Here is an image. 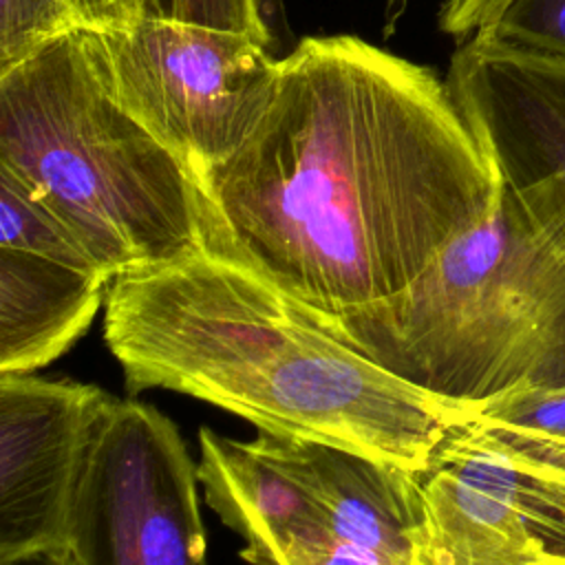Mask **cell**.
Wrapping results in <instances>:
<instances>
[{"label":"cell","mask_w":565,"mask_h":565,"mask_svg":"<svg viewBox=\"0 0 565 565\" xmlns=\"http://www.w3.org/2000/svg\"><path fill=\"white\" fill-rule=\"evenodd\" d=\"M196 181L205 252L322 316L399 294L503 194L446 82L353 35L278 60L254 130Z\"/></svg>","instance_id":"cell-1"},{"label":"cell","mask_w":565,"mask_h":565,"mask_svg":"<svg viewBox=\"0 0 565 565\" xmlns=\"http://www.w3.org/2000/svg\"><path fill=\"white\" fill-rule=\"evenodd\" d=\"M104 340L135 397L168 388L258 433L419 472L468 406L393 375L254 269L199 252L110 280Z\"/></svg>","instance_id":"cell-2"},{"label":"cell","mask_w":565,"mask_h":565,"mask_svg":"<svg viewBox=\"0 0 565 565\" xmlns=\"http://www.w3.org/2000/svg\"><path fill=\"white\" fill-rule=\"evenodd\" d=\"M0 168L110 278L205 249L194 172L119 104L88 24L0 75Z\"/></svg>","instance_id":"cell-3"},{"label":"cell","mask_w":565,"mask_h":565,"mask_svg":"<svg viewBox=\"0 0 565 565\" xmlns=\"http://www.w3.org/2000/svg\"><path fill=\"white\" fill-rule=\"evenodd\" d=\"M322 318L373 362L450 404L565 384V258L505 183L494 210L399 294Z\"/></svg>","instance_id":"cell-4"},{"label":"cell","mask_w":565,"mask_h":565,"mask_svg":"<svg viewBox=\"0 0 565 565\" xmlns=\"http://www.w3.org/2000/svg\"><path fill=\"white\" fill-rule=\"evenodd\" d=\"M90 29L119 104L194 177L230 157L274 97L278 60L247 35L143 18Z\"/></svg>","instance_id":"cell-5"},{"label":"cell","mask_w":565,"mask_h":565,"mask_svg":"<svg viewBox=\"0 0 565 565\" xmlns=\"http://www.w3.org/2000/svg\"><path fill=\"white\" fill-rule=\"evenodd\" d=\"M196 466L174 422L113 399L75 483L64 545L75 565H205Z\"/></svg>","instance_id":"cell-6"},{"label":"cell","mask_w":565,"mask_h":565,"mask_svg":"<svg viewBox=\"0 0 565 565\" xmlns=\"http://www.w3.org/2000/svg\"><path fill=\"white\" fill-rule=\"evenodd\" d=\"M446 86L505 188L565 258V57L475 33L452 55Z\"/></svg>","instance_id":"cell-7"},{"label":"cell","mask_w":565,"mask_h":565,"mask_svg":"<svg viewBox=\"0 0 565 565\" xmlns=\"http://www.w3.org/2000/svg\"><path fill=\"white\" fill-rule=\"evenodd\" d=\"M113 399L95 384L0 373V561L64 545L79 468Z\"/></svg>","instance_id":"cell-8"},{"label":"cell","mask_w":565,"mask_h":565,"mask_svg":"<svg viewBox=\"0 0 565 565\" xmlns=\"http://www.w3.org/2000/svg\"><path fill=\"white\" fill-rule=\"evenodd\" d=\"M196 477L252 565H313L335 534L307 483L258 439L199 433Z\"/></svg>","instance_id":"cell-9"},{"label":"cell","mask_w":565,"mask_h":565,"mask_svg":"<svg viewBox=\"0 0 565 565\" xmlns=\"http://www.w3.org/2000/svg\"><path fill=\"white\" fill-rule=\"evenodd\" d=\"M256 439L307 483L338 539L419 565L415 472L324 441L274 433Z\"/></svg>","instance_id":"cell-10"},{"label":"cell","mask_w":565,"mask_h":565,"mask_svg":"<svg viewBox=\"0 0 565 565\" xmlns=\"http://www.w3.org/2000/svg\"><path fill=\"white\" fill-rule=\"evenodd\" d=\"M110 280L88 254L0 247V373H33L66 353L104 307Z\"/></svg>","instance_id":"cell-11"},{"label":"cell","mask_w":565,"mask_h":565,"mask_svg":"<svg viewBox=\"0 0 565 565\" xmlns=\"http://www.w3.org/2000/svg\"><path fill=\"white\" fill-rule=\"evenodd\" d=\"M419 565H541L550 550L497 492L439 457L415 472Z\"/></svg>","instance_id":"cell-12"},{"label":"cell","mask_w":565,"mask_h":565,"mask_svg":"<svg viewBox=\"0 0 565 565\" xmlns=\"http://www.w3.org/2000/svg\"><path fill=\"white\" fill-rule=\"evenodd\" d=\"M433 455L503 497L550 552H565L563 439L468 415Z\"/></svg>","instance_id":"cell-13"},{"label":"cell","mask_w":565,"mask_h":565,"mask_svg":"<svg viewBox=\"0 0 565 565\" xmlns=\"http://www.w3.org/2000/svg\"><path fill=\"white\" fill-rule=\"evenodd\" d=\"M84 24L73 0H0V75Z\"/></svg>","instance_id":"cell-14"},{"label":"cell","mask_w":565,"mask_h":565,"mask_svg":"<svg viewBox=\"0 0 565 565\" xmlns=\"http://www.w3.org/2000/svg\"><path fill=\"white\" fill-rule=\"evenodd\" d=\"M128 20H166L247 35L267 46V29L256 0H126Z\"/></svg>","instance_id":"cell-15"},{"label":"cell","mask_w":565,"mask_h":565,"mask_svg":"<svg viewBox=\"0 0 565 565\" xmlns=\"http://www.w3.org/2000/svg\"><path fill=\"white\" fill-rule=\"evenodd\" d=\"M477 33L565 57V0H512L492 24Z\"/></svg>","instance_id":"cell-16"},{"label":"cell","mask_w":565,"mask_h":565,"mask_svg":"<svg viewBox=\"0 0 565 565\" xmlns=\"http://www.w3.org/2000/svg\"><path fill=\"white\" fill-rule=\"evenodd\" d=\"M468 415L494 424L545 433L565 441V384L512 391L468 406Z\"/></svg>","instance_id":"cell-17"},{"label":"cell","mask_w":565,"mask_h":565,"mask_svg":"<svg viewBox=\"0 0 565 565\" xmlns=\"http://www.w3.org/2000/svg\"><path fill=\"white\" fill-rule=\"evenodd\" d=\"M512 0H446L439 22L450 35H472L492 24Z\"/></svg>","instance_id":"cell-18"},{"label":"cell","mask_w":565,"mask_h":565,"mask_svg":"<svg viewBox=\"0 0 565 565\" xmlns=\"http://www.w3.org/2000/svg\"><path fill=\"white\" fill-rule=\"evenodd\" d=\"M88 26H106L128 20L126 0H73Z\"/></svg>","instance_id":"cell-19"},{"label":"cell","mask_w":565,"mask_h":565,"mask_svg":"<svg viewBox=\"0 0 565 565\" xmlns=\"http://www.w3.org/2000/svg\"><path fill=\"white\" fill-rule=\"evenodd\" d=\"M0 565H75V563L66 545H55V547L26 552L13 558H4L0 561Z\"/></svg>","instance_id":"cell-20"},{"label":"cell","mask_w":565,"mask_h":565,"mask_svg":"<svg viewBox=\"0 0 565 565\" xmlns=\"http://www.w3.org/2000/svg\"><path fill=\"white\" fill-rule=\"evenodd\" d=\"M541 565H565V552H550Z\"/></svg>","instance_id":"cell-21"}]
</instances>
